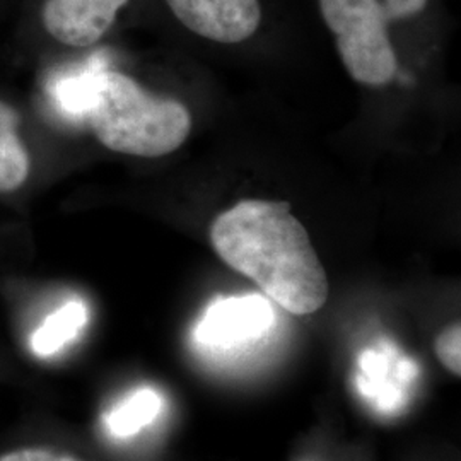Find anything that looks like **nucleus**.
<instances>
[{"label":"nucleus","instance_id":"f257e3e1","mask_svg":"<svg viewBox=\"0 0 461 461\" xmlns=\"http://www.w3.org/2000/svg\"><path fill=\"white\" fill-rule=\"evenodd\" d=\"M211 243L222 262L253 280L289 313H314L329 299L327 272L287 202L236 203L217 215Z\"/></svg>","mask_w":461,"mask_h":461},{"label":"nucleus","instance_id":"f03ea898","mask_svg":"<svg viewBox=\"0 0 461 461\" xmlns=\"http://www.w3.org/2000/svg\"><path fill=\"white\" fill-rule=\"evenodd\" d=\"M86 110L99 142L127 156L161 158L182 148L192 131L183 103L150 95L120 72H103L89 83Z\"/></svg>","mask_w":461,"mask_h":461},{"label":"nucleus","instance_id":"7ed1b4c3","mask_svg":"<svg viewBox=\"0 0 461 461\" xmlns=\"http://www.w3.org/2000/svg\"><path fill=\"white\" fill-rule=\"evenodd\" d=\"M320 9L348 74L367 86L388 84L396 76L395 50L388 16L378 0H320Z\"/></svg>","mask_w":461,"mask_h":461},{"label":"nucleus","instance_id":"20e7f679","mask_svg":"<svg viewBox=\"0 0 461 461\" xmlns=\"http://www.w3.org/2000/svg\"><path fill=\"white\" fill-rule=\"evenodd\" d=\"M129 0H40L38 23L50 38L70 49H89L112 30Z\"/></svg>","mask_w":461,"mask_h":461},{"label":"nucleus","instance_id":"39448f33","mask_svg":"<svg viewBox=\"0 0 461 461\" xmlns=\"http://www.w3.org/2000/svg\"><path fill=\"white\" fill-rule=\"evenodd\" d=\"M190 32L219 43H240L255 33L262 21L258 0H166Z\"/></svg>","mask_w":461,"mask_h":461},{"label":"nucleus","instance_id":"423d86ee","mask_svg":"<svg viewBox=\"0 0 461 461\" xmlns=\"http://www.w3.org/2000/svg\"><path fill=\"white\" fill-rule=\"evenodd\" d=\"M274 312L264 296L226 297L214 303L200 320L195 339L207 347L243 346L270 329Z\"/></svg>","mask_w":461,"mask_h":461},{"label":"nucleus","instance_id":"0eeeda50","mask_svg":"<svg viewBox=\"0 0 461 461\" xmlns=\"http://www.w3.org/2000/svg\"><path fill=\"white\" fill-rule=\"evenodd\" d=\"M21 115L0 99V194H14L32 175V156L19 137Z\"/></svg>","mask_w":461,"mask_h":461},{"label":"nucleus","instance_id":"6e6552de","mask_svg":"<svg viewBox=\"0 0 461 461\" xmlns=\"http://www.w3.org/2000/svg\"><path fill=\"white\" fill-rule=\"evenodd\" d=\"M86 323V308L81 303H68L51 314L34 333L33 347L38 354L49 356L70 342Z\"/></svg>","mask_w":461,"mask_h":461},{"label":"nucleus","instance_id":"1a4fd4ad","mask_svg":"<svg viewBox=\"0 0 461 461\" xmlns=\"http://www.w3.org/2000/svg\"><path fill=\"white\" fill-rule=\"evenodd\" d=\"M161 411V398L152 390H139L125 398L108 415V428L115 436H133L150 424Z\"/></svg>","mask_w":461,"mask_h":461},{"label":"nucleus","instance_id":"9d476101","mask_svg":"<svg viewBox=\"0 0 461 461\" xmlns=\"http://www.w3.org/2000/svg\"><path fill=\"white\" fill-rule=\"evenodd\" d=\"M436 356L439 363L445 366L446 369L455 375L461 376V327L460 323H453L446 327L436 339L434 344Z\"/></svg>","mask_w":461,"mask_h":461},{"label":"nucleus","instance_id":"9b49d317","mask_svg":"<svg viewBox=\"0 0 461 461\" xmlns=\"http://www.w3.org/2000/svg\"><path fill=\"white\" fill-rule=\"evenodd\" d=\"M0 461H84L83 458L49 445H24L0 453Z\"/></svg>","mask_w":461,"mask_h":461},{"label":"nucleus","instance_id":"f8f14e48","mask_svg":"<svg viewBox=\"0 0 461 461\" xmlns=\"http://www.w3.org/2000/svg\"><path fill=\"white\" fill-rule=\"evenodd\" d=\"M428 0H386L384 13L388 19H395V17L412 16L420 13L426 7Z\"/></svg>","mask_w":461,"mask_h":461}]
</instances>
